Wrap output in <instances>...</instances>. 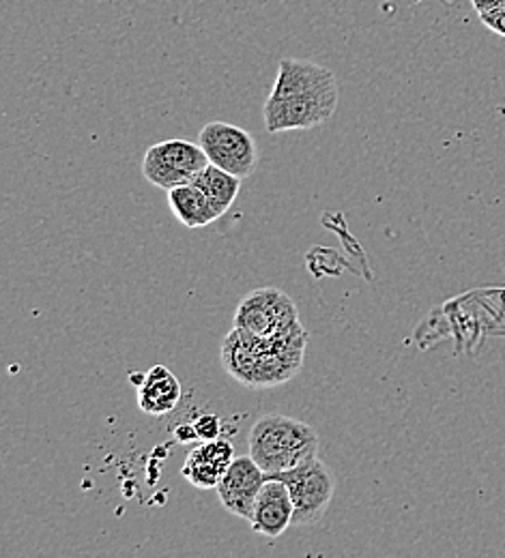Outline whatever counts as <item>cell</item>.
<instances>
[{
	"mask_svg": "<svg viewBox=\"0 0 505 558\" xmlns=\"http://www.w3.org/2000/svg\"><path fill=\"white\" fill-rule=\"evenodd\" d=\"M340 99L336 73L314 61L282 59L265 101L263 119L269 134L316 130L332 121Z\"/></svg>",
	"mask_w": 505,
	"mask_h": 558,
	"instance_id": "cell-1",
	"label": "cell"
},
{
	"mask_svg": "<svg viewBox=\"0 0 505 558\" xmlns=\"http://www.w3.org/2000/svg\"><path fill=\"white\" fill-rule=\"evenodd\" d=\"M308 342L310 333L303 325L269 340H258L232 327L221 342V367L248 389H272L299 374Z\"/></svg>",
	"mask_w": 505,
	"mask_h": 558,
	"instance_id": "cell-2",
	"label": "cell"
},
{
	"mask_svg": "<svg viewBox=\"0 0 505 558\" xmlns=\"http://www.w3.org/2000/svg\"><path fill=\"white\" fill-rule=\"evenodd\" d=\"M248 453L267 473H282L318 456L314 427L287 415H263L248 436Z\"/></svg>",
	"mask_w": 505,
	"mask_h": 558,
	"instance_id": "cell-3",
	"label": "cell"
},
{
	"mask_svg": "<svg viewBox=\"0 0 505 558\" xmlns=\"http://www.w3.org/2000/svg\"><path fill=\"white\" fill-rule=\"evenodd\" d=\"M299 323V310L280 288L265 286L248 292L235 312V327L258 340L289 333Z\"/></svg>",
	"mask_w": 505,
	"mask_h": 558,
	"instance_id": "cell-4",
	"label": "cell"
},
{
	"mask_svg": "<svg viewBox=\"0 0 505 558\" xmlns=\"http://www.w3.org/2000/svg\"><path fill=\"white\" fill-rule=\"evenodd\" d=\"M267 477H276L287 484L294 502L292 526L316 524L325 515L336 492L334 475L327 469V464L318 460V456L305 460L303 464L290 471L274 473Z\"/></svg>",
	"mask_w": 505,
	"mask_h": 558,
	"instance_id": "cell-5",
	"label": "cell"
},
{
	"mask_svg": "<svg viewBox=\"0 0 505 558\" xmlns=\"http://www.w3.org/2000/svg\"><path fill=\"white\" fill-rule=\"evenodd\" d=\"M209 163L203 146L190 140H164L148 146L143 159L146 181L159 190L192 183V179Z\"/></svg>",
	"mask_w": 505,
	"mask_h": 558,
	"instance_id": "cell-6",
	"label": "cell"
},
{
	"mask_svg": "<svg viewBox=\"0 0 505 558\" xmlns=\"http://www.w3.org/2000/svg\"><path fill=\"white\" fill-rule=\"evenodd\" d=\"M199 144L203 146L209 163L217 168L239 179H248L254 174L258 163V148L250 132L232 123L214 121L201 130Z\"/></svg>",
	"mask_w": 505,
	"mask_h": 558,
	"instance_id": "cell-7",
	"label": "cell"
},
{
	"mask_svg": "<svg viewBox=\"0 0 505 558\" xmlns=\"http://www.w3.org/2000/svg\"><path fill=\"white\" fill-rule=\"evenodd\" d=\"M267 482V473L252 460V456L235 458L221 482L217 484V498L221 507L243 520H252L256 498Z\"/></svg>",
	"mask_w": 505,
	"mask_h": 558,
	"instance_id": "cell-8",
	"label": "cell"
},
{
	"mask_svg": "<svg viewBox=\"0 0 505 558\" xmlns=\"http://www.w3.org/2000/svg\"><path fill=\"white\" fill-rule=\"evenodd\" d=\"M235 458V447L228 438L219 436L214 440H201V445L190 449L181 475L194 488L214 489Z\"/></svg>",
	"mask_w": 505,
	"mask_h": 558,
	"instance_id": "cell-9",
	"label": "cell"
},
{
	"mask_svg": "<svg viewBox=\"0 0 505 558\" xmlns=\"http://www.w3.org/2000/svg\"><path fill=\"white\" fill-rule=\"evenodd\" d=\"M292 518L294 502L287 484L276 477H267L254 505V513L250 520L252 531L269 539H278L280 535H285L289 526H292Z\"/></svg>",
	"mask_w": 505,
	"mask_h": 558,
	"instance_id": "cell-10",
	"label": "cell"
},
{
	"mask_svg": "<svg viewBox=\"0 0 505 558\" xmlns=\"http://www.w3.org/2000/svg\"><path fill=\"white\" fill-rule=\"evenodd\" d=\"M181 396H183V389L179 378L164 365H155L146 372L145 376H139L136 400H139V409L146 415L164 417L172 413L179 407Z\"/></svg>",
	"mask_w": 505,
	"mask_h": 558,
	"instance_id": "cell-11",
	"label": "cell"
},
{
	"mask_svg": "<svg viewBox=\"0 0 505 558\" xmlns=\"http://www.w3.org/2000/svg\"><path fill=\"white\" fill-rule=\"evenodd\" d=\"M168 207L172 210V215L190 230L205 228L219 219L217 210L205 196V192L194 183L172 187L168 192Z\"/></svg>",
	"mask_w": 505,
	"mask_h": 558,
	"instance_id": "cell-12",
	"label": "cell"
},
{
	"mask_svg": "<svg viewBox=\"0 0 505 558\" xmlns=\"http://www.w3.org/2000/svg\"><path fill=\"white\" fill-rule=\"evenodd\" d=\"M241 181L239 177L217 168L214 163H207L194 179L192 183L199 185L205 196L209 198V203L214 205V209L217 210V215H226L230 207L235 205L239 192H241Z\"/></svg>",
	"mask_w": 505,
	"mask_h": 558,
	"instance_id": "cell-13",
	"label": "cell"
},
{
	"mask_svg": "<svg viewBox=\"0 0 505 558\" xmlns=\"http://www.w3.org/2000/svg\"><path fill=\"white\" fill-rule=\"evenodd\" d=\"M194 434L196 440H214L221 436V421L216 415H205V417L194 421Z\"/></svg>",
	"mask_w": 505,
	"mask_h": 558,
	"instance_id": "cell-14",
	"label": "cell"
},
{
	"mask_svg": "<svg viewBox=\"0 0 505 558\" xmlns=\"http://www.w3.org/2000/svg\"><path fill=\"white\" fill-rule=\"evenodd\" d=\"M480 20H482V24H484L489 31H493V33L505 37V9L504 11L484 13V15H480Z\"/></svg>",
	"mask_w": 505,
	"mask_h": 558,
	"instance_id": "cell-15",
	"label": "cell"
},
{
	"mask_svg": "<svg viewBox=\"0 0 505 558\" xmlns=\"http://www.w3.org/2000/svg\"><path fill=\"white\" fill-rule=\"evenodd\" d=\"M471 4L478 11V15L493 13V11H504L505 9V0H471Z\"/></svg>",
	"mask_w": 505,
	"mask_h": 558,
	"instance_id": "cell-16",
	"label": "cell"
}]
</instances>
